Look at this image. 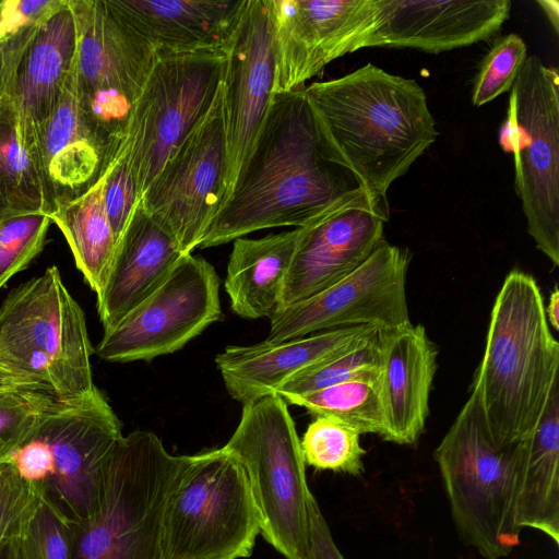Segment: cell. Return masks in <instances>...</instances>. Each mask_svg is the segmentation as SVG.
<instances>
[{
	"label": "cell",
	"mask_w": 559,
	"mask_h": 559,
	"mask_svg": "<svg viewBox=\"0 0 559 559\" xmlns=\"http://www.w3.org/2000/svg\"><path fill=\"white\" fill-rule=\"evenodd\" d=\"M367 192L324 141L305 87L274 94L243 171L199 247L305 227Z\"/></svg>",
	"instance_id": "cell-1"
},
{
	"label": "cell",
	"mask_w": 559,
	"mask_h": 559,
	"mask_svg": "<svg viewBox=\"0 0 559 559\" xmlns=\"http://www.w3.org/2000/svg\"><path fill=\"white\" fill-rule=\"evenodd\" d=\"M305 94L329 147L381 198L438 138L423 87L372 63L313 82Z\"/></svg>",
	"instance_id": "cell-2"
},
{
	"label": "cell",
	"mask_w": 559,
	"mask_h": 559,
	"mask_svg": "<svg viewBox=\"0 0 559 559\" xmlns=\"http://www.w3.org/2000/svg\"><path fill=\"white\" fill-rule=\"evenodd\" d=\"M549 328L536 280L511 271L495 299L473 383L499 442L526 439L559 384V344Z\"/></svg>",
	"instance_id": "cell-3"
},
{
	"label": "cell",
	"mask_w": 559,
	"mask_h": 559,
	"mask_svg": "<svg viewBox=\"0 0 559 559\" xmlns=\"http://www.w3.org/2000/svg\"><path fill=\"white\" fill-rule=\"evenodd\" d=\"M524 449L525 439H493L473 390L435 450L455 527L485 559L503 558L520 544L516 503Z\"/></svg>",
	"instance_id": "cell-4"
},
{
	"label": "cell",
	"mask_w": 559,
	"mask_h": 559,
	"mask_svg": "<svg viewBox=\"0 0 559 559\" xmlns=\"http://www.w3.org/2000/svg\"><path fill=\"white\" fill-rule=\"evenodd\" d=\"M191 455H173L151 431L122 436L95 512L72 524V559H163L169 499Z\"/></svg>",
	"instance_id": "cell-5"
},
{
	"label": "cell",
	"mask_w": 559,
	"mask_h": 559,
	"mask_svg": "<svg viewBox=\"0 0 559 559\" xmlns=\"http://www.w3.org/2000/svg\"><path fill=\"white\" fill-rule=\"evenodd\" d=\"M121 438L120 421L99 391L72 402L53 400L7 461L37 498L78 524L97 509Z\"/></svg>",
	"instance_id": "cell-6"
},
{
	"label": "cell",
	"mask_w": 559,
	"mask_h": 559,
	"mask_svg": "<svg viewBox=\"0 0 559 559\" xmlns=\"http://www.w3.org/2000/svg\"><path fill=\"white\" fill-rule=\"evenodd\" d=\"M83 310L57 266L13 288L0 306V361L72 402L98 392Z\"/></svg>",
	"instance_id": "cell-7"
},
{
	"label": "cell",
	"mask_w": 559,
	"mask_h": 559,
	"mask_svg": "<svg viewBox=\"0 0 559 559\" xmlns=\"http://www.w3.org/2000/svg\"><path fill=\"white\" fill-rule=\"evenodd\" d=\"M242 406L240 421L224 447L245 469L260 534L286 559H308L311 491L286 401L274 392Z\"/></svg>",
	"instance_id": "cell-8"
},
{
	"label": "cell",
	"mask_w": 559,
	"mask_h": 559,
	"mask_svg": "<svg viewBox=\"0 0 559 559\" xmlns=\"http://www.w3.org/2000/svg\"><path fill=\"white\" fill-rule=\"evenodd\" d=\"M260 516L245 469L225 447L191 455L164 520L163 559L251 555Z\"/></svg>",
	"instance_id": "cell-9"
},
{
	"label": "cell",
	"mask_w": 559,
	"mask_h": 559,
	"mask_svg": "<svg viewBox=\"0 0 559 559\" xmlns=\"http://www.w3.org/2000/svg\"><path fill=\"white\" fill-rule=\"evenodd\" d=\"M499 144L513 155L514 186L527 231L559 265V73L528 56L509 97Z\"/></svg>",
	"instance_id": "cell-10"
},
{
	"label": "cell",
	"mask_w": 559,
	"mask_h": 559,
	"mask_svg": "<svg viewBox=\"0 0 559 559\" xmlns=\"http://www.w3.org/2000/svg\"><path fill=\"white\" fill-rule=\"evenodd\" d=\"M226 57L227 51L157 53L132 106L123 139L109 158L120 157L126 162L141 199L173 153L214 105L221 93Z\"/></svg>",
	"instance_id": "cell-11"
},
{
	"label": "cell",
	"mask_w": 559,
	"mask_h": 559,
	"mask_svg": "<svg viewBox=\"0 0 559 559\" xmlns=\"http://www.w3.org/2000/svg\"><path fill=\"white\" fill-rule=\"evenodd\" d=\"M78 28L76 92L82 114L109 159L157 59L109 0H69Z\"/></svg>",
	"instance_id": "cell-12"
},
{
	"label": "cell",
	"mask_w": 559,
	"mask_h": 559,
	"mask_svg": "<svg viewBox=\"0 0 559 559\" xmlns=\"http://www.w3.org/2000/svg\"><path fill=\"white\" fill-rule=\"evenodd\" d=\"M222 318L215 269L189 253L158 289L104 330L96 353L107 361H148L179 350Z\"/></svg>",
	"instance_id": "cell-13"
},
{
	"label": "cell",
	"mask_w": 559,
	"mask_h": 559,
	"mask_svg": "<svg viewBox=\"0 0 559 559\" xmlns=\"http://www.w3.org/2000/svg\"><path fill=\"white\" fill-rule=\"evenodd\" d=\"M226 139L222 88L212 108L186 136L144 191L141 205L183 254L200 246L224 203Z\"/></svg>",
	"instance_id": "cell-14"
},
{
	"label": "cell",
	"mask_w": 559,
	"mask_h": 559,
	"mask_svg": "<svg viewBox=\"0 0 559 559\" xmlns=\"http://www.w3.org/2000/svg\"><path fill=\"white\" fill-rule=\"evenodd\" d=\"M408 252L383 241L352 274L283 308L265 341L284 342L329 330L370 325L379 331L411 322L406 299Z\"/></svg>",
	"instance_id": "cell-15"
},
{
	"label": "cell",
	"mask_w": 559,
	"mask_h": 559,
	"mask_svg": "<svg viewBox=\"0 0 559 559\" xmlns=\"http://www.w3.org/2000/svg\"><path fill=\"white\" fill-rule=\"evenodd\" d=\"M272 27L274 94L305 87L326 64L367 48L386 0H266Z\"/></svg>",
	"instance_id": "cell-16"
},
{
	"label": "cell",
	"mask_w": 559,
	"mask_h": 559,
	"mask_svg": "<svg viewBox=\"0 0 559 559\" xmlns=\"http://www.w3.org/2000/svg\"><path fill=\"white\" fill-rule=\"evenodd\" d=\"M274 46L267 1L247 0L227 48L222 82L226 139L223 205L230 198L264 123L274 95Z\"/></svg>",
	"instance_id": "cell-17"
},
{
	"label": "cell",
	"mask_w": 559,
	"mask_h": 559,
	"mask_svg": "<svg viewBox=\"0 0 559 559\" xmlns=\"http://www.w3.org/2000/svg\"><path fill=\"white\" fill-rule=\"evenodd\" d=\"M388 219V199L367 192L299 227L283 308L317 295L356 271L384 241Z\"/></svg>",
	"instance_id": "cell-18"
},
{
	"label": "cell",
	"mask_w": 559,
	"mask_h": 559,
	"mask_svg": "<svg viewBox=\"0 0 559 559\" xmlns=\"http://www.w3.org/2000/svg\"><path fill=\"white\" fill-rule=\"evenodd\" d=\"M510 0H386L368 47L440 53L487 40L509 19Z\"/></svg>",
	"instance_id": "cell-19"
},
{
	"label": "cell",
	"mask_w": 559,
	"mask_h": 559,
	"mask_svg": "<svg viewBox=\"0 0 559 559\" xmlns=\"http://www.w3.org/2000/svg\"><path fill=\"white\" fill-rule=\"evenodd\" d=\"M76 48L74 13L69 0H61L22 53L5 95L16 115L21 144L33 155L38 130L62 96Z\"/></svg>",
	"instance_id": "cell-20"
},
{
	"label": "cell",
	"mask_w": 559,
	"mask_h": 559,
	"mask_svg": "<svg viewBox=\"0 0 559 559\" xmlns=\"http://www.w3.org/2000/svg\"><path fill=\"white\" fill-rule=\"evenodd\" d=\"M378 331L356 325L278 343L227 346L215 362L229 395L246 404L276 393L294 374L359 346Z\"/></svg>",
	"instance_id": "cell-21"
},
{
	"label": "cell",
	"mask_w": 559,
	"mask_h": 559,
	"mask_svg": "<svg viewBox=\"0 0 559 559\" xmlns=\"http://www.w3.org/2000/svg\"><path fill=\"white\" fill-rule=\"evenodd\" d=\"M156 53L227 51L247 0H109Z\"/></svg>",
	"instance_id": "cell-22"
},
{
	"label": "cell",
	"mask_w": 559,
	"mask_h": 559,
	"mask_svg": "<svg viewBox=\"0 0 559 559\" xmlns=\"http://www.w3.org/2000/svg\"><path fill=\"white\" fill-rule=\"evenodd\" d=\"M380 388L386 430L383 440L413 444L424 431L437 370V349L421 324L380 331Z\"/></svg>",
	"instance_id": "cell-23"
},
{
	"label": "cell",
	"mask_w": 559,
	"mask_h": 559,
	"mask_svg": "<svg viewBox=\"0 0 559 559\" xmlns=\"http://www.w3.org/2000/svg\"><path fill=\"white\" fill-rule=\"evenodd\" d=\"M34 157L48 215L60 202L84 192L100 171L105 150L80 108L75 60L56 109L38 130Z\"/></svg>",
	"instance_id": "cell-24"
},
{
	"label": "cell",
	"mask_w": 559,
	"mask_h": 559,
	"mask_svg": "<svg viewBox=\"0 0 559 559\" xmlns=\"http://www.w3.org/2000/svg\"><path fill=\"white\" fill-rule=\"evenodd\" d=\"M186 255L175 239L138 205L120 238L97 310L104 330L158 289Z\"/></svg>",
	"instance_id": "cell-25"
},
{
	"label": "cell",
	"mask_w": 559,
	"mask_h": 559,
	"mask_svg": "<svg viewBox=\"0 0 559 559\" xmlns=\"http://www.w3.org/2000/svg\"><path fill=\"white\" fill-rule=\"evenodd\" d=\"M299 233L295 228L262 238L234 240L225 289L237 316L271 320L281 311Z\"/></svg>",
	"instance_id": "cell-26"
},
{
	"label": "cell",
	"mask_w": 559,
	"mask_h": 559,
	"mask_svg": "<svg viewBox=\"0 0 559 559\" xmlns=\"http://www.w3.org/2000/svg\"><path fill=\"white\" fill-rule=\"evenodd\" d=\"M516 522L521 530H538L559 544V384L525 439Z\"/></svg>",
	"instance_id": "cell-27"
},
{
	"label": "cell",
	"mask_w": 559,
	"mask_h": 559,
	"mask_svg": "<svg viewBox=\"0 0 559 559\" xmlns=\"http://www.w3.org/2000/svg\"><path fill=\"white\" fill-rule=\"evenodd\" d=\"M105 186L106 171L100 170L84 192L60 202L49 213L96 295L105 285L118 245L106 210Z\"/></svg>",
	"instance_id": "cell-28"
},
{
	"label": "cell",
	"mask_w": 559,
	"mask_h": 559,
	"mask_svg": "<svg viewBox=\"0 0 559 559\" xmlns=\"http://www.w3.org/2000/svg\"><path fill=\"white\" fill-rule=\"evenodd\" d=\"M38 212L47 213L40 174L21 144L16 115L5 97L0 109V222Z\"/></svg>",
	"instance_id": "cell-29"
},
{
	"label": "cell",
	"mask_w": 559,
	"mask_h": 559,
	"mask_svg": "<svg viewBox=\"0 0 559 559\" xmlns=\"http://www.w3.org/2000/svg\"><path fill=\"white\" fill-rule=\"evenodd\" d=\"M284 400L306 408L316 417L344 424L359 435L373 433L383 438L386 430L380 376L355 379Z\"/></svg>",
	"instance_id": "cell-30"
},
{
	"label": "cell",
	"mask_w": 559,
	"mask_h": 559,
	"mask_svg": "<svg viewBox=\"0 0 559 559\" xmlns=\"http://www.w3.org/2000/svg\"><path fill=\"white\" fill-rule=\"evenodd\" d=\"M381 360L382 345L378 331L359 346L294 374L276 393L286 399L355 379L377 378Z\"/></svg>",
	"instance_id": "cell-31"
},
{
	"label": "cell",
	"mask_w": 559,
	"mask_h": 559,
	"mask_svg": "<svg viewBox=\"0 0 559 559\" xmlns=\"http://www.w3.org/2000/svg\"><path fill=\"white\" fill-rule=\"evenodd\" d=\"M9 546L10 559H72V524L36 497Z\"/></svg>",
	"instance_id": "cell-32"
},
{
	"label": "cell",
	"mask_w": 559,
	"mask_h": 559,
	"mask_svg": "<svg viewBox=\"0 0 559 559\" xmlns=\"http://www.w3.org/2000/svg\"><path fill=\"white\" fill-rule=\"evenodd\" d=\"M306 465L316 469L349 475L364 472L360 435L334 419L318 416L307 427L300 440Z\"/></svg>",
	"instance_id": "cell-33"
},
{
	"label": "cell",
	"mask_w": 559,
	"mask_h": 559,
	"mask_svg": "<svg viewBox=\"0 0 559 559\" xmlns=\"http://www.w3.org/2000/svg\"><path fill=\"white\" fill-rule=\"evenodd\" d=\"M527 57V46L518 34L497 39L475 76L472 104L480 107L510 91Z\"/></svg>",
	"instance_id": "cell-34"
},
{
	"label": "cell",
	"mask_w": 559,
	"mask_h": 559,
	"mask_svg": "<svg viewBox=\"0 0 559 559\" xmlns=\"http://www.w3.org/2000/svg\"><path fill=\"white\" fill-rule=\"evenodd\" d=\"M50 222L46 212L0 222V289L43 250Z\"/></svg>",
	"instance_id": "cell-35"
},
{
	"label": "cell",
	"mask_w": 559,
	"mask_h": 559,
	"mask_svg": "<svg viewBox=\"0 0 559 559\" xmlns=\"http://www.w3.org/2000/svg\"><path fill=\"white\" fill-rule=\"evenodd\" d=\"M53 400L57 399L51 393L35 385L0 394V462L7 461L22 444Z\"/></svg>",
	"instance_id": "cell-36"
},
{
	"label": "cell",
	"mask_w": 559,
	"mask_h": 559,
	"mask_svg": "<svg viewBox=\"0 0 559 559\" xmlns=\"http://www.w3.org/2000/svg\"><path fill=\"white\" fill-rule=\"evenodd\" d=\"M100 170L106 171L105 203L118 243L141 202V193L122 158L112 157Z\"/></svg>",
	"instance_id": "cell-37"
},
{
	"label": "cell",
	"mask_w": 559,
	"mask_h": 559,
	"mask_svg": "<svg viewBox=\"0 0 559 559\" xmlns=\"http://www.w3.org/2000/svg\"><path fill=\"white\" fill-rule=\"evenodd\" d=\"M61 0H0V46L27 45Z\"/></svg>",
	"instance_id": "cell-38"
},
{
	"label": "cell",
	"mask_w": 559,
	"mask_h": 559,
	"mask_svg": "<svg viewBox=\"0 0 559 559\" xmlns=\"http://www.w3.org/2000/svg\"><path fill=\"white\" fill-rule=\"evenodd\" d=\"M36 496L12 464L0 462V546L8 543Z\"/></svg>",
	"instance_id": "cell-39"
},
{
	"label": "cell",
	"mask_w": 559,
	"mask_h": 559,
	"mask_svg": "<svg viewBox=\"0 0 559 559\" xmlns=\"http://www.w3.org/2000/svg\"><path fill=\"white\" fill-rule=\"evenodd\" d=\"M309 513V558L308 559H345L336 547L329 525L312 495L308 500Z\"/></svg>",
	"instance_id": "cell-40"
},
{
	"label": "cell",
	"mask_w": 559,
	"mask_h": 559,
	"mask_svg": "<svg viewBox=\"0 0 559 559\" xmlns=\"http://www.w3.org/2000/svg\"><path fill=\"white\" fill-rule=\"evenodd\" d=\"M27 46H0V109L4 103L9 82Z\"/></svg>",
	"instance_id": "cell-41"
},
{
	"label": "cell",
	"mask_w": 559,
	"mask_h": 559,
	"mask_svg": "<svg viewBox=\"0 0 559 559\" xmlns=\"http://www.w3.org/2000/svg\"><path fill=\"white\" fill-rule=\"evenodd\" d=\"M28 385L39 386L29 379L14 372L0 361V394L8 390Z\"/></svg>",
	"instance_id": "cell-42"
},
{
	"label": "cell",
	"mask_w": 559,
	"mask_h": 559,
	"mask_svg": "<svg viewBox=\"0 0 559 559\" xmlns=\"http://www.w3.org/2000/svg\"><path fill=\"white\" fill-rule=\"evenodd\" d=\"M545 313L548 321V324L551 325L555 330H559V290L558 287L555 286L552 293L549 297V302L547 307H545Z\"/></svg>",
	"instance_id": "cell-43"
},
{
	"label": "cell",
	"mask_w": 559,
	"mask_h": 559,
	"mask_svg": "<svg viewBox=\"0 0 559 559\" xmlns=\"http://www.w3.org/2000/svg\"><path fill=\"white\" fill-rule=\"evenodd\" d=\"M537 3L542 7L547 17L549 19L555 32L558 34L559 32V3L558 1H546L538 0Z\"/></svg>",
	"instance_id": "cell-44"
},
{
	"label": "cell",
	"mask_w": 559,
	"mask_h": 559,
	"mask_svg": "<svg viewBox=\"0 0 559 559\" xmlns=\"http://www.w3.org/2000/svg\"><path fill=\"white\" fill-rule=\"evenodd\" d=\"M0 559H10L9 542L0 546Z\"/></svg>",
	"instance_id": "cell-45"
}]
</instances>
